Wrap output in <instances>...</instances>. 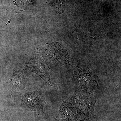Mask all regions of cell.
I'll list each match as a JSON object with an SVG mask.
<instances>
[{"label": "cell", "mask_w": 121, "mask_h": 121, "mask_svg": "<svg viewBox=\"0 0 121 121\" xmlns=\"http://www.w3.org/2000/svg\"><path fill=\"white\" fill-rule=\"evenodd\" d=\"M93 93L75 91L73 95L63 102L60 108L58 121H80L93 112L96 102Z\"/></svg>", "instance_id": "1"}, {"label": "cell", "mask_w": 121, "mask_h": 121, "mask_svg": "<svg viewBox=\"0 0 121 121\" xmlns=\"http://www.w3.org/2000/svg\"><path fill=\"white\" fill-rule=\"evenodd\" d=\"M72 66L74 70L73 82L75 86V91L93 93L99 82L95 72L89 68L73 63Z\"/></svg>", "instance_id": "2"}, {"label": "cell", "mask_w": 121, "mask_h": 121, "mask_svg": "<svg viewBox=\"0 0 121 121\" xmlns=\"http://www.w3.org/2000/svg\"><path fill=\"white\" fill-rule=\"evenodd\" d=\"M23 105L33 111L41 112L46 104L44 98L39 91L27 93L22 97Z\"/></svg>", "instance_id": "3"}, {"label": "cell", "mask_w": 121, "mask_h": 121, "mask_svg": "<svg viewBox=\"0 0 121 121\" xmlns=\"http://www.w3.org/2000/svg\"><path fill=\"white\" fill-rule=\"evenodd\" d=\"M11 75L9 82L11 91L18 92L23 91L25 87V82L22 72L14 71Z\"/></svg>", "instance_id": "4"}]
</instances>
